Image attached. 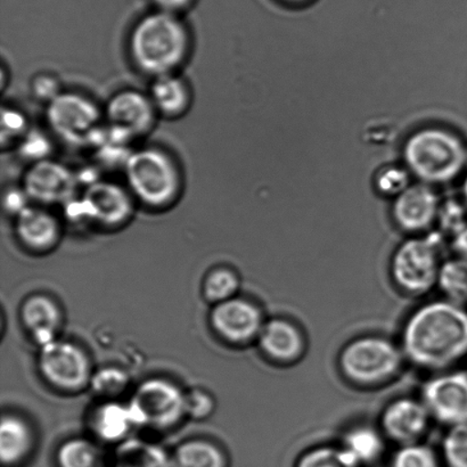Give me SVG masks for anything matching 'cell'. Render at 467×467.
<instances>
[{
  "label": "cell",
  "mask_w": 467,
  "mask_h": 467,
  "mask_svg": "<svg viewBox=\"0 0 467 467\" xmlns=\"http://www.w3.org/2000/svg\"><path fill=\"white\" fill-rule=\"evenodd\" d=\"M288 2H305V0H288Z\"/></svg>",
  "instance_id": "cell-41"
},
{
  "label": "cell",
  "mask_w": 467,
  "mask_h": 467,
  "mask_svg": "<svg viewBox=\"0 0 467 467\" xmlns=\"http://www.w3.org/2000/svg\"><path fill=\"white\" fill-rule=\"evenodd\" d=\"M21 157L29 160L30 164L48 159L50 143L45 135L38 131H27L20 140Z\"/></svg>",
  "instance_id": "cell-35"
},
{
  "label": "cell",
  "mask_w": 467,
  "mask_h": 467,
  "mask_svg": "<svg viewBox=\"0 0 467 467\" xmlns=\"http://www.w3.org/2000/svg\"><path fill=\"white\" fill-rule=\"evenodd\" d=\"M214 400L202 389H194L185 393L186 416L195 420H207L214 411Z\"/></svg>",
  "instance_id": "cell-34"
},
{
  "label": "cell",
  "mask_w": 467,
  "mask_h": 467,
  "mask_svg": "<svg viewBox=\"0 0 467 467\" xmlns=\"http://www.w3.org/2000/svg\"><path fill=\"white\" fill-rule=\"evenodd\" d=\"M34 448V433L29 425L16 415L3 416L0 425V459L4 467L23 463Z\"/></svg>",
  "instance_id": "cell-22"
},
{
  "label": "cell",
  "mask_w": 467,
  "mask_h": 467,
  "mask_svg": "<svg viewBox=\"0 0 467 467\" xmlns=\"http://www.w3.org/2000/svg\"><path fill=\"white\" fill-rule=\"evenodd\" d=\"M337 443L360 467L378 464L386 456L389 445L378 423L368 422L349 425Z\"/></svg>",
  "instance_id": "cell-19"
},
{
  "label": "cell",
  "mask_w": 467,
  "mask_h": 467,
  "mask_svg": "<svg viewBox=\"0 0 467 467\" xmlns=\"http://www.w3.org/2000/svg\"><path fill=\"white\" fill-rule=\"evenodd\" d=\"M22 324L39 348L57 340L62 313L57 302L44 295L32 296L21 308Z\"/></svg>",
  "instance_id": "cell-20"
},
{
  "label": "cell",
  "mask_w": 467,
  "mask_h": 467,
  "mask_svg": "<svg viewBox=\"0 0 467 467\" xmlns=\"http://www.w3.org/2000/svg\"><path fill=\"white\" fill-rule=\"evenodd\" d=\"M149 96L159 116L167 118L182 117L192 103L190 86L177 73L153 78Z\"/></svg>",
  "instance_id": "cell-21"
},
{
  "label": "cell",
  "mask_w": 467,
  "mask_h": 467,
  "mask_svg": "<svg viewBox=\"0 0 467 467\" xmlns=\"http://www.w3.org/2000/svg\"><path fill=\"white\" fill-rule=\"evenodd\" d=\"M130 386V377L122 369L104 368L93 374L90 387L98 395L107 398H116L126 391Z\"/></svg>",
  "instance_id": "cell-32"
},
{
  "label": "cell",
  "mask_w": 467,
  "mask_h": 467,
  "mask_svg": "<svg viewBox=\"0 0 467 467\" xmlns=\"http://www.w3.org/2000/svg\"><path fill=\"white\" fill-rule=\"evenodd\" d=\"M255 343L265 359L283 368L300 363L308 351L304 328L296 320L282 316L265 320Z\"/></svg>",
  "instance_id": "cell-16"
},
{
  "label": "cell",
  "mask_w": 467,
  "mask_h": 467,
  "mask_svg": "<svg viewBox=\"0 0 467 467\" xmlns=\"http://www.w3.org/2000/svg\"><path fill=\"white\" fill-rule=\"evenodd\" d=\"M460 139L441 130H425L411 136L405 148L410 171L420 180L443 182L459 175L466 162Z\"/></svg>",
  "instance_id": "cell-6"
},
{
  "label": "cell",
  "mask_w": 467,
  "mask_h": 467,
  "mask_svg": "<svg viewBox=\"0 0 467 467\" xmlns=\"http://www.w3.org/2000/svg\"><path fill=\"white\" fill-rule=\"evenodd\" d=\"M16 233L27 249L44 252L57 245L62 226L47 207L32 203L16 217Z\"/></svg>",
  "instance_id": "cell-17"
},
{
  "label": "cell",
  "mask_w": 467,
  "mask_h": 467,
  "mask_svg": "<svg viewBox=\"0 0 467 467\" xmlns=\"http://www.w3.org/2000/svg\"><path fill=\"white\" fill-rule=\"evenodd\" d=\"M57 467H107L102 451L82 438L68 439L57 452Z\"/></svg>",
  "instance_id": "cell-26"
},
{
  "label": "cell",
  "mask_w": 467,
  "mask_h": 467,
  "mask_svg": "<svg viewBox=\"0 0 467 467\" xmlns=\"http://www.w3.org/2000/svg\"><path fill=\"white\" fill-rule=\"evenodd\" d=\"M442 264L438 242L429 237H411L393 252L389 277L401 296L423 299L437 290Z\"/></svg>",
  "instance_id": "cell-5"
},
{
  "label": "cell",
  "mask_w": 467,
  "mask_h": 467,
  "mask_svg": "<svg viewBox=\"0 0 467 467\" xmlns=\"http://www.w3.org/2000/svg\"><path fill=\"white\" fill-rule=\"evenodd\" d=\"M46 122L57 139L72 146L94 148L105 126L104 112L88 96L61 91L46 104Z\"/></svg>",
  "instance_id": "cell-7"
},
{
  "label": "cell",
  "mask_w": 467,
  "mask_h": 467,
  "mask_svg": "<svg viewBox=\"0 0 467 467\" xmlns=\"http://www.w3.org/2000/svg\"><path fill=\"white\" fill-rule=\"evenodd\" d=\"M437 290L441 292L445 299L465 306L467 304V260L460 256L443 260Z\"/></svg>",
  "instance_id": "cell-27"
},
{
  "label": "cell",
  "mask_w": 467,
  "mask_h": 467,
  "mask_svg": "<svg viewBox=\"0 0 467 467\" xmlns=\"http://www.w3.org/2000/svg\"><path fill=\"white\" fill-rule=\"evenodd\" d=\"M407 365L400 342L381 334H364L348 341L338 351L341 378L360 390H378L400 377Z\"/></svg>",
  "instance_id": "cell-3"
},
{
  "label": "cell",
  "mask_w": 467,
  "mask_h": 467,
  "mask_svg": "<svg viewBox=\"0 0 467 467\" xmlns=\"http://www.w3.org/2000/svg\"><path fill=\"white\" fill-rule=\"evenodd\" d=\"M127 189L136 202L153 210L171 207L180 199L182 175L180 164L159 146L132 150L123 166Z\"/></svg>",
  "instance_id": "cell-4"
},
{
  "label": "cell",
  "mask_w": 467,
  "mask_h": 467,
  "mask_svg": "<svg viewBox=\"0 0 467 467\" xmlns=\"http://www.w3.org/2000/svg\"><path fill=\"white\" fill-rule=\"evenodd\" d=\"M420 397L434 423L446 429L467 424V370L457 368L430 374Z\"/></svg>",
  "instance_id": "cell-9"
},
{
  "label": "cell",
  "mask_w": 467,
  "mask_h": 467,
  "mask_svg": "<svg viewBox=\"0 0 467 467\" xmlns=\"http://www.w3.org/2000/svg\"><path fill=\"white\" fill-rule=\"evenodd\" d=\"M79 199L85 221L109 230L126 225L134 216L137 203L126 185L104 180L85 187Z\"/></svg>",
  "instance_id": "cell-12"
},
{
  "label": "cell",
  "mask_w": 467,
  "mask_h": 467,
  "mask_svg": "<svg viewBox=\"0 0 467 467\" xmlns=\"http://www.w3.org/2000/svg\"><path fill=\"white\" fill-rule=\"evenodd\" d=\"M434 420L420 397L400 396L388 402L378 425L389 443L397 446L422 442Z\"/></svg>",
  "instance_id": "cell-11"
},
{
  "label": "cell",
  "mask_w": 467,
  "mask_h": 467,
  "mask_svg": "<svg viewBox=\"0 0 467 467\" xmlns=\"http://www.w3.org/2000/svg\"><path fill=\"white\" fill-rule=\"evenodd\" d=\"M265 320L258 305L240 296L214 305L210 315V323L218 336L237 346L256 342Z\"/></svg>",
  "instance_id": "cell-15"
},
{
  "label": "cell",
  "mask_w": 467,
  "mask_h": 467,
  "mask_svg": "<svg viewBox=\"0 0 467 467\" xmlns=\"http://www.w3.org/2000/svg\"><path fill=\"white\" fill-rule=\"evenodd\" d=\"M407 364L430 374L459 368L467 358V308L445 299L422 302L401 325Z\"/></svg>",
  "instance_id": "cell-1"
},
{
  "label": "cell",
  "mask_w": 467,
  "mask_h": 467,
  "mask_svg": "<svg viewBox=\"0 0 467 467\" xmlns=\"http://www.w3.org/2000/svg\"><path fill=\"white\" fill-rule=\"evenodd\" d=\"M389 467H443L439 451L425 441L397 446L389 459Z\"/></svg>",
  "instance_id": "cell-29"
},
{
  "label": "cell",
  "mask_w": 467,
  "mask_h": 467,
  "mask_svg": "<svg viewBox=\"0 0 467 467\" xmlns=\"http://www.w3.org/2000/svg\"><path fill=\"white\" fill-rule=\"evenodd\" d=\"M464 192H465V196H466V200H467V178H466V182H465Z\"/></svg>",
  "instance_id": "cell-40"
},
{
  "label": "cell",
  "mask_w": 467,
  "mask_h": 467,
  "mask_svg": "<svg viewBox=\"0 0 467 467\" xmlns=\"http://www.w3.org/2000/svg\"><path fill=\"white\" fill-rule=\"evenodd\" d=\"M79 186L77 173L52 159L31 163L23 176L22 189L31 203L50 207L76 198Z\"/></svg>",
  "instance_id": "cell-13"
},
{
  "label": "cell",
  "mask_w": 467,
  "mask_h": 467,
  "mask_svg": "<svg viewBox=\"0 0 467 467\" xmlns=\"http://www.w3.org/2000/svg\"><path fill=\"white\" fill-rule=\"evenodd\" d=\"M240 277L232 269L225 267L213 270L204 279L203 296L209 304L218 305L237 296L240 291Z\"/></svg>",
  "instance_id": "cell-30"
},
{
  "label": "cell",
  "mask_w": 467,
  "mask_h": 467,
  "mask_svg": "<svg viewBox=\"0 0 467 467\" xmlns=\"http://www.w3.org/2000/svg\"><path fill=\"white\" fill-rule=\"evenodd\" d=\"M103 112L107 126L131 143L148 135L159 116L149 94L136 89L118 91Z\"/></svg>",
  "instance_id": "cell-14"
},
{
  "label": "cell",
  "mask_w": 467,
  "mask_h": 467,
  "mask_svg": "<svg viewBox=\"0 0 467 467\" xmlns=\"http://www.w3.org/2000/svg\"><path fill=\"white\" fill-rule=\"evenodd\" d=\"M91 428L100 441L122 442L128 439L130 430L135 428L128 405L108 402L99 406L91 416Z\"/></svg>",
  "instance_id": "cell-23"
},
{
  "label": "cell",
  "mask_w": 467,
  "mask_h": 467,
  "mask_svg": "<svg viewBox=\"0 0 467 467\" xmlns=\"http://www.w3.org/2000/svg\"><path fill=\"white\" fill-rule=\"evenodd\" d=\"M39 370L46 381L58 390L79 392L93 378L86 352L75 343L57 338L40 348Z\"/></svg>",
  "instance_id": "cell-10"
},
{
  "label": "cell",
  "mask_w": 467,
  "mask_h": 467,
  "mask_svg": "<svg viewBox=\"0 0 467 467\" xmlns=\"http://www.w3.org/2000/svg\"><path fill=\"white\" fill-rule=\"evenodd\" d=\"M173 467H228V459L214 443L203 439L182 442L172 454Z\"/></svg>",
  "instance_id": "cell-25"
},
{
  "label": "cell",
  "mask_w": 467,
  "mask_h": 467,
  "mask_svg": "<svg viewBox=\"0 0 467 467\" xmlns=\"http://www.w3.org/2000/svg\"><path fill=\"white\" fill-rule=\"evenodd\" d=\"M128 50L144 75L157 78L177 73L190 54V31L178 14L158 9L132 27Z\"/></svg>",
  "instance_id": "cell-2"
},
{
  "label": "cell",
  "mask_w": 467,
  "mask_h": 467,
  "mask_svg": "<svg viewBox=\"0 0 467 467\" xmlns=\"http://www.w3.org/2000/svg\"><path fill=\"white\" fill-rule=\"evenodd\" d=\"M32 204L29 198L26 194V192L21 189H14L8 191L5 195L4 205L6 212L16 217L18 213H22L23 210L29 207Z\"/></svg>",
  "instance_id": "cell-37"
},
{
  "label": "cell",
  "mask_w": 467,
  "mask_h": 467,
  "mask_svg": "<svg viewBox=\"0 0 467 467\" xmlns=\"http://www.w3.org/2000/svg\"><path fill=\"white\" fill-rule=\"evenodd\" d=\"M113 467H173L172 455L154 443L128 438L118 447Z\"/></svg>",
  "instance_id": "cell-24"
},
{
  "label": "cell",
  "mask_w": 467,
  "mask_h": 467,
  "mask_svg": "<svg viewBox=\"0 0 467 467\" xmlns=\"http://www.w3.org/2000/svg\"><path fill=\"white\" fill-rule=\"evenodd\" d=\"M160 11L178 14L191 6L193 0H153Z\"/></svg>",
  "instance_id": "cell-38"
},
{
  "label": "cell",
  "mask_w": 467,
  "mask_h": 467,
  "mask_svg": "<svg viewBox=\"0 0 467 467\" xmlns=\"http://www.w3.org/2000/svg\"><path fill=\"white\" fill-rule=\"evenodd\" d=\"M438 214L436 194L427 186L415 185L402 191L393 207L398 226L402 231L420 233L432 225Z\"/></svg>",
  "instance_id": "cell-18"
},
{
  "label": "cell",
  "mask_w": 467,
  "mask_h": 467,
  "mask_svg": "<svg viewBox=\"0 0 467 467\" xmlns=\"http://www.w3.org/2000/svg\"><path fill=\"white\" fill-rule=\"evenodd\" d=\"M29 131L25 114L14 108L2 109V144L3 148L8 144L20 141Z\"/></svg>",
  "instance_id": "cell-33"
},
{
  "label": "cell",
  "mask_w": 467,
  "mask_h": 467,
  "mask_svg": "<svg viewBox=\"0 0 467 467\" xmlns=\"http://www.w3.org/2000/svg\"><path fill=\"white\" fill-rule=\"evenodd\" d=\"M439 454L443 467H467V424L446 429Z\"/></svg>",
  "instance_id": "cell-31"
},
{
  "label": "cell",
  "mask_w": 467,
  "mask_h": 467,
  "mask_svg": "<svg viewBox=\"0 0 467 467\" xmlns=\"http://www.w3.org/2000/svg\"><path fill=\"white\" fill-rule=\"evenodd\" d=\"M456 256L467 260V228L455 238Z\"/></svg>",
  "instance_id": "cell-39"
},
{
  "label": "cell",
  "mask_w": 467,
  "mask_h": 467,
  "mask_svg": "<svg viewBox=\"0 0 467 467\" xmlns=\"http://www.w3.org/2000/svg\"><path fill=\"white\" fill-rule=\"evenodd\" d=\"M128 409L135 427L171 429L186 416L185 393L167 379H150L137 388Z\"/></svg>",
  "instance_id": "cell-8"
},
{
  "label": "cell",
  "mask_w": 467,
  "mask_h": 467,
  "mask_svg": "<svg viewBox=\"0 0 467 467\" xmlns=\"http://www.w3.org/2000/svg\"><path fill=\"white\" fill-rule=\"evenodd\" d=\"M295 467H360L336 443H323L308 448L297 457Z\"/></svg>",
  "instance_id": "cell-28"
},
{
  "label": "cell",
  "mask_w": 467,
  "mask_h": 467,
  "mask_svg": "<svg viewBox=\"0 0 467 467\" xmlns=\"http://www.w3.org/2000/svg\"><path fill=\"white\" fill-rule=\"evenodd\" d=\"M32 90L36 99L44 100L46 104L63 91L59 88L58 81L52 76L36 77L34 84H32Z\"/></svg>",
  "instance_id": "cell-36"
}]
</instances>
